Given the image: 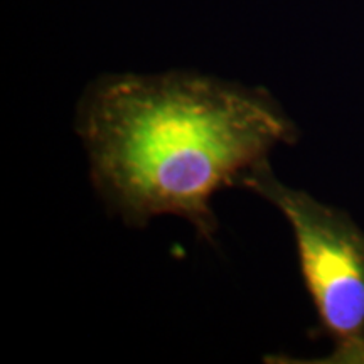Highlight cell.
Returning <instances> with one entry per match:
<instances>
[{
  "label": "cell",
  "instance_id": "obj_1",
  "mask_svg": "<svg viewBox=\"0 0 364 364\" xmlns=\"http://www.w3.org/2000/svg\"><path fill=\"white\" fill-rule=\"evenodd\" d=\"M76 129L93 184L125 221L174 215L206 240L218 228L213 196L295 136L265 91L189 73L100 78Z\"/></svg>",
  "mask_w": 364,
  "mask_h": 364
},
{
  "label": "cell",
  "instance_id": "obj_2",
  "mask_svg": "<svg viewBox=\"0 0 364 364\" xmlns=\"http://www.w3.org/2000/svg\"><path fill=\"white\" fill-rule=\"evenodd\" d=\"M241 186L289 221L304 282L336 348L329 363L364 364V233L346 213L289 188L263 162Z\"/></svg>",
  "mask_w": 364,
  "mask_h": 364
}]
</instances>
